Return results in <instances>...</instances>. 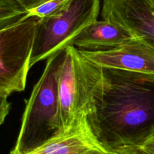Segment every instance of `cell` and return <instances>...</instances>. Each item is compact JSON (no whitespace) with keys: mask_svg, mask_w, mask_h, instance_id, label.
Wrapping results in <instances>:
<instances>
[{"mask_svg":"<svg viewBox=\"0 0 154 154\" xmlns=\"http://www.w3.org/2000/svg\"><path fill=\"white\" fill-rule=\"evenodd\" d=\"M87 122L109 153L141 147L154 134V75L102 68Z\"/></svg>","mask_w":154,"mask_h":154,"instance_id":"6da1fadb","label":"cell"},{"mask_svg":"<svg viewBox=\"0 0 154 154\" xmlns=\"http://www.w3.org/2000/svg\"><path fill=\"white\" fill-rule=\"evenodd\" d=\"M64 50L47 60L43 74L26 100L19 135L9 154H27L63 135L60 115L58 72Z\"/></svg>","mask_w":154,"mask_h":154,"instance_id":"7a4b0ae2","label":"cell"},{"mask_svg":"<svg viewBox=\"0 0 154 154\" xmlns=\"http://www.w3.org/2000/svg\"><path fill=\"white\" fill-rule=\"evenodd\" d=\"M102 79V68L67 45L58 72L60 115L63 133L87 123L94 94Z\"/></svg>","mask_w":154,"mask_h":154,"instance_id":"3957f363","label":"cell"},{"mask_svg":"<svg viewBox=\"0 0 154 154\" xmlns=\"http://www.w3.org/2000/svg\"><path fill=\"white\" fill-rule=\"evenodd\" d=\"M100 0H70L52 16L38 20L30 67L64 50L87 26L97 20Z\"/></svg>","mask_w":154,"mask_h":154,"instance_id":"277c9868","label":"cell"},{"mask_svg":"<svg viewBox=\"0 0 154 154\" xmlns=\"http://www.w3.org/2000/svg\"><path fill=\"white\" fill-rule=\"evenodd\" d=\"M38 20L27 15L0 29V96L25 90Z\"/></svg>","mask_w":154,"mask_h":154,"instance_id":"5b68a950","label":"cell"},{"mask_svg":"<svg viewBox=\"0 0 154 154\" xmlns=\"http://www.w3.org/2000/svg\"><path fill=\"white\" fill-rule=\"evenodd\" d=\"M80 52L102 68L123 69L154 75V48L140 37L134 36L112 49Z\"/></svg>","mask_w":154,"mask_h":154,"instance_id":"8992f818","label":"cell"},{"mask_svg":"<svg viewBox=\"0 0 154 154\" xmlns=\"http://www.w3.org/2000/svg\"><path fill=\"white\" fill-rule=\"evenodd\" d=\"M102 16L154 48V0H103Z\"/></svg>","mask_w":154,"mask_h":154,"instance_id":"52a82bcc","label":"cell"},{"mask_svg":"<svg viewBox=\"0 0 154 154\" xmlns=\"http://www.w3.org/2000/svg\"><path fill=\"white\" fill-rule=\"evenodd\" d=\"M134 37L121 26L108 20H95L87 26L71 42L80 51H98L112 49Z\"/></svg>","mask_w":154,"mask_h":154,"instance_id":"ba28073f","label":"cell"},{"mask_svg":"<svg viewBox=\"0 0 154 154\" xmlns=\"http://www.w3.org/2000/svg\"><path fill=\"white\" fill-rule=\"evenodd\" d=\"M27 154H110L96 140L87 123L53 138Z\"/></svg>","mask_w":154,"mask_h":154,"instance_id":"9c48e42d","label":"cell"},{"mask_svg":"<svg viewBox=\"0 0 154 154\" xmlns=\"http://www.w3.org/2000/svg\"><path fill=\"white\" fill-rule=\"evenodd\" d=\"M27 15L28 11L14 0H0V29L17 23Z\"/></svg>","mask_w":154,"mask_h":154,"instance_id":"30bf717a","label":"cell"},{"mask_svg":"<svg viewBox=\"0 0 154 154\" xmlns=\"http://www.w3.org/2000/svg\"><path fill=\"white\" fill-rule=\"evenodd\" d=\"M70 0H48L28 11L29 17H35L38 19L48 17L64 8Z\"/></svg>","mask_w":154,"mask_h":154,"instance_id":"8fae6325","label":"cell"},{"mask_svg":"<svg viewBox=\"0 0 154 154\" xmlns=\"http://www.w3.org/2000/svg\"><path fill=\"white\" fill-rule=\"evenodd\" d=\"M11 108V103L8 102V97L0 96V126L3 124L6 117L8 115Z\"/></svg>","mask_w":154,"mask_h":154,"instance_id":"7c38bea8","label":"cell"},{"mask_svg":"<svg viewBox=\"0 0 154 154\" xmlns=\"http://www.w3.org/2000/svg\"><path fill=\"white\" fill-rule=\"evenodd\" d=\"M111 154H148L140 147H126L114 150Z\"/></svg>","mask_w":154,"mask_h":154,"instance_id":"4fadbf2b","label":"cell"},{"mask_svg":"<svg viewBox=\"0 0 154 154\" xmlns=\"http://www.w3.org/2000/svg\"><path fill=\"white\" fill-rule=\"evenodd\" d=\"M26 11H29L48 0H14Z\"/></svg>","mask_w":154,"mask_h":154,"instance_id":"5bb4252c","label":"cell"},{"mask_svg":"<svg viewBox=\"0 0 154 154\" xmlns=\"http://www.w3.org/2000/svg\"><path fill=\"white\" fill-rule=\"evenodd\" d=\"M141 149L148 153H154V134L150 138H149L142 145Z\"/></svg>","mask_w":154,"mask_h":154,"instance_id":"9a60e30c","label":"cell"},{"mask_svg":"<svg viewBox=\"0 0 154 154\" xmlns=\"http://www.w3.org/2000/svg\"><path fill=\"white\" fill-rule=\"evenodd\" d=\"M146 153H147V152H146ZM148 154H154V153H148Z\"/></svg>","mask_w":154,"mask_h":154,"instance_id":"2e32d148","label":"cell"},{"mask_svg":"<svg viewBox=\"0 0 154 154\" xmlns=\"http://www.w3.org/2000/svg\"><path fill=\"white\" fill-rule=\"evenodd\" d=\"M110 154H111V153H110Z\"/></svg>","mask_w":154,"mask_h":154,"instance_id":"e0dca14e","label":"cell"}]
</instances>
